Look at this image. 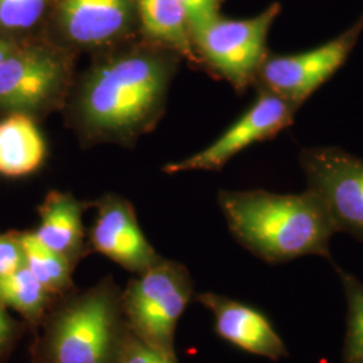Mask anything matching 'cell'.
Segmentation results:
<instances>
[{
    "instance_id": "obj_1",
    "label": "cell",
    "mask_w": 363,
    "mask_h": 363,
    "mask_svg": "<svg viewBox=\"0 0 363 363\" xmlns=\"http://www.w3.org/2000/svg\"><path fill=\"white\" fill-rule=\"evenodd\" d=\"M218 203L234 238L264 262L306 256L334 262L330 245L337 230L323 201L310 189L298 194L222 190Z\"/></svg>"
},
{
    "instance_id": "obj_2",
    "label": "cell",
    "mask_w": 363,
    "mask_h": 363,
    "mask_svg": "<svg viewBox=\"0 0 363 363\" xmlns=\"http://www.w3.org/2000/svg\"><path fill=\"white\" fill-rule=\"evenodd\" d=\"M121 292L105 277L58 298L42 320L37 363H118L128 331Z\"/></svg>"
},
{
    "instance_id": "obj_3",
    "label": "cell",
    "mask_w": 363,
    "mask_h": 363,
    "mask_svg": "<svg viewBox=\"0 0 363 363\" xmlns=\"http://www.w3.org/2000/svg\"><path fill=\"white\" fill-rule=\"evenodd\" d=\"M169 73L164 61L150 54H128L99 66L82 91L85 124L111 135L143 128L163 104Z\"/></svg>"
},
{
    "instance_id": "obj_4",
    "label": "cell",
    "mask_w": 363,
    "mask_h": 363,
    "mask_svg": "<svg viewBox=\"0 0 363 363\" xmlns=\"http://www.w3.org/2000/svg\"><path fill=\"white\" fill-rule=\"evenodd\" d=\"M194 298L189 269L177 261L162 259L132 279L121 292L127 325L135 337L178 361L174 339L182 313Z\"/></svg>"
},
{
    "instance_id": "obj_5",
    "label": "cell",
    "mask_w": 363,
    "mask_h": 363,
    "mask_svg": "<svg viewBox=\"0 0 363 363\" xmlns=\"http://www.w3.org/2000/svg\"><path fill=\"white\" fill-rule=\"evenodd\" d=\"M281 13V4L272 3L256 16L226 19L218 16L191 33L195 52L235 91H242L256 82L259 70L269 55L268 35Z\"/></svg>"
},
{
    "instance_id": "obj_6",
    "label": "cell",
    "mask_w": 363,
    "mask_h": 363,
    "mask_svg": "<svg viewBox=\"0 0 363 363\" xmlns=\"http://www.w3.org/2000/svg\"><path fill=\"white\" fill-rule=\"evenodd\" d=\"M298 166L307 189L318 195L337 233L363 242V159L334 145L303 148Z\"/></svg>"
},
{
    "instance_id": "obj_7",
    "label": "cell",
    "mask_w": 363,
    "mask_h": 363,
    "mask_svg": "<svg viewBox=\"0 0 363 363\" xmlns=\"http://www.w3.org/2000/svg\"><path fill=\"white\" fill-rule=\"evenodd\" d=\"M363 33V13L345 33L313 49L295 54H271L255 85L301 108L345 65Z\"/></svg>"
},
{
    "instance_id": "obj_8",
    "label": "cell",
    "mask_w": 363,
    "mask_h": 363,
    "mask_svg": "<svg viewBox=\"0 0 363 363\" xmlns=\"http://www.w3.org/2000/svg\"><path fill=\"white\" fill-rule=\"evenodd\" d=\"M298 106L257 88L253 104L213 143L194 155L166 166L167 172L217 171L252 144L269 140L294 124Z\"/></svg>"
},
{
    "instance_id": "obj_9",
    "label": "cell",
    "mask_w": 363,
    "mask_h": 363,
    "mask_svg": "<svg viewBox=\"0 0 363 363\" xmlns=\"http://www.w3.org/2000/svg\"><path fill=\"white\" fill-rule=\"evenodd\" d=\"M67 65L43 49L11 50L0 62V108L25 113L46 106L64 91Z\"/></svg>"
},
{
    "instance_id": "obj_10",
    "label": "cell",
    "mask_w": 363,
    "mask_h": 363,
    "mask_svg": "<svg viewBox=\"0 0 363 363\" xmlns=\"http://www.w3.org/2000/svg\"><path fill=\"white\" fill-rule=\"evenodd\" d=\"M91 245L96 252L136 274L148 271L162 259L145 238L130 202L116 195L99 201Z\"/></svg>"
},
{
    "instance_id": "obj_11",
    "label": "cell",
    "mask_w": 363,
    "mask_h": 363,
    "mask_svg": "<svg viewBox=\"0 0 363 363\" xmlns=\"http://www.w3.org/2000/svg\"><path fill=\"white\" fill-rule=\"evenodd\" d=\"M195 300L213 313L216 334L237 349L274 362L289 357L283 337L264 312L216 292L198 294Z\"/></svg>"
},
{
    "instance_id": "obj_12",
    "label": "cell",
    "mask_w": 363,
    "mask_h": 363,
    "mask_svg": "<svg viewBox=\"0 0 363 363\" xmlns=\"http://www.w3.org/2000/svg\"><path fill=\"white\" fill-rule=\"evenodd\" d=\"M132 0H61L58 19L66 37L78 45H103L125 31Z\"/></svg>"
},
{
    "instance_id": "obj_13",
    "label": "cell",
    "mask_w": 363,
    "mask_h": 363,
    "mask_svg": "<svg viewBox=\"0 0 363 363\" xmlns=\"http://www.w3.org/2000/svg\"><path fill=\"white\" fill-rule=\"evenodd\" d=\"M82 203L72 194L52 191L39 208L40 225L33 233L73 267L84 255Z\"/></svg>"
},
{
    "instance_id": "obj_14",
    "label": "cell",
    "mask_w": 363,
    "mask_h": 363,
    "mask_svg": "<svg viewBox=\"0 0 363 363\" xmlns=\"http://www.w3.org/2000/svg\"><path fill=\"white\" fill-rule=\"evenodd\" d=\"M45 157V142L33 118L15 112L0 121V174L23 177L38 169Z\"/></svg>"
},
{
    "instance_id": "obj_15",
    "label": "cell",
    "mask_w": 363,
    "mask_h": 363,
    "mask_svg": "<svg viewBox=\"0 0 363 363\" xmlns=\"http://www.w3.org/2000/svg\"><path fill=\"white\" fill-rule=\"evenodd\" d=\"M144 33L199 64L187 16L177 0H136Z\"/></svg>"
},
{
    "instance_id": "obj_16",
    "label": "cell",
    "mask_w": 363,
    "mask_h": 363,
    "mask_svg": "<svg viewBox=\"0 0 363 363\" xmlns=\"http://www.w3.org/2000/svg\"><path fill=\"white\" fill-rule=\"evenodd\" d=\"M25 252V267L57 298L76 291L72 279L73 265L67 259L45 247L34 233L21 234Z\"/></svg>"
},
{
    "instance_id": "obj_17",
    "label": "cell",
    "mask_w": 363,
    "mask_h": 363,
    "mask_svg": "<svg viewBox=\"0 0 363 363\" xmlns=\"http://www.w3.org/2000/svg\"><path fill=\"white\" fill-rule=\"evenodd\" d=\"M57 300L26 267L0 277V301L34 325L42 323Z\"/></svg>"
},
{
    "instance_id": "obj_18",
    "label": "cell",
    "mask_w": 363,
    "mask_h": 363,
    "mask_svg": "<svg viewBox=\"0 0 363 363\" xmlns=\"http://www.w3.org/2000/svg\"><path fill=\"white\" fill-rule=\"evenodd\" d=\"M333 265L347 303V328L342 347V362L363 363V283L335 262Z\"/></svg>"
},
{
    "instance_id": "obj_19",
    "label": "cell",
    "mask_w": 363,
    "mask_h": 363,
    "mask_svg": "<svg viewBox=\"0 0 363 363\" xmlns=\"http://www.w3.org/2000/svg\"><path fill=\"white\" fill-rule=\"evenodd\" d=\"M46 0H0V26L28 28L43 13Z\"/></svg>"
},
{
    "instance_id": "obj_20",
    "label": "cell",
    "mask_w": 363,
    "mask_h": 363,
    "mask_svg": "<svg viewBox=\"0 0 363 363\" xmlns=\"http://www.w3.org/2000/svg\"><path fill=\"white\" fill-rule=\"evenodd\" d=\"M118 363H178V361L169 359L162 352L150 347L143 340L135 337L128 328Z\"/></svg>"
},
{
    "instance_id": "obj_21",
    "label": "cell",
    "mask_w": 363,
    "mask_h": 363,
    "mask_svg": "<svg viewBox=\"0 0 363 363\" xmlns=\"http://www.w3.org/2000/svg\"><path fill=\"white\" fill-rule=\"evenodd\" d=\"M184 10L190 33L220 16L222 0H177Z\"/></svg>"
},
{
    "instance_id": "obj_22",
    "label": "cell",
    "mask_w": 363,
    "mask_h": 363,
    "mask_svg": "<svg viewBox=\"0 0 363 363\" xmlns=\"http://www.w3.org/2000/svg\"><path fill=\"white\" fill-rule=\"evenodd\" d=\"M25 267V252L21 234L0 235V277L9 276Z\"/></svg>"
},
{
    "instance_id": "obj_23",
    "label": "cell",
    "mask_w": 363,
    "mask_h": 363,
    "mask_svg": "<svg viewBox=\"0 0 363 363\" xmlns=\"http://www.w3.org/2000/svg\"><path fill=\"white\" fill-rule=\"evenodd\" d=\"M16 331L18 325H15V322L6 311V306L0 301V355H3L10 347Z\"/></svg>"
},
{
    "instance_id": "obj_24",
    "label": "cell",
    "mask_w": 363,
    "mask_h": 363,
    "mask_svg": "<svg viewBox=\"0 0 363 363\" xmlns=\"http://www.w3.org/2000/svg\"><path fill=\"white\" fill-rule=\"evenodd\" d=\"M13 49V48L10 43H7L6 40L0 39V62L10 54V52H11Z\"/></svg>"
}]
</instances>
